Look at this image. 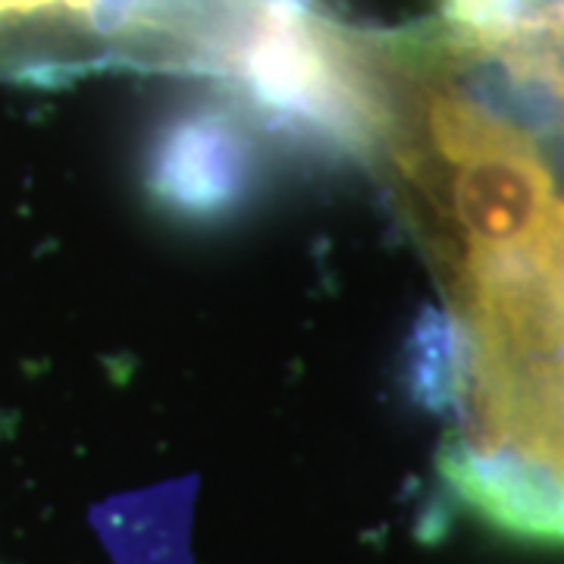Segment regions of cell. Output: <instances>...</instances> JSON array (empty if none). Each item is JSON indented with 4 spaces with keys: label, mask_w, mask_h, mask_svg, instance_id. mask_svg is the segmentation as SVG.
Segmentation results:
<instances>
[{
    "label": "cell",
    "mask_w": 564,
    "mask_h": 564,
    "mask_svg": "<svg viewBox=\"0 0 564 564\" xmlns=\"http://www.w3.org/2000/svg\"><path fill=\"white\" fill-rule=\"evenodd\" d=\"M311 0H0V82L173 73L242 95Z\"/></svg>",
    "instance_id": "cell-1"
},
{
    "label": "cell",
    "mask_w": 564,
    "mask_h": 564,
    "mask_svg": "<svg viewBox=\"0 0 564 564\" xmlns=\"http://www.w3.org/2000/svg\"><path fill=\"white\" fill-rule=\"evenodd\" d=\"M232 135L214 122L180 126L154 161L158 195L185 210H214L239 192L242 166Z\"/></svg>",
    "instance_id": "cell-2"
}]
</instances>
